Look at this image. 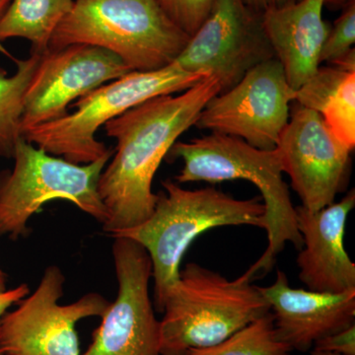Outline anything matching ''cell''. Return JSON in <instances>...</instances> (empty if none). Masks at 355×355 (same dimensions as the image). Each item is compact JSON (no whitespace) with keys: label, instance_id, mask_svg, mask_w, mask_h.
Instances as JSON below:
<instances>
[{"label":"cell","instance_id":"3","mask_svg":"<svg viewBox=\"0 0 355 355\" xmlns=\"http://www.w3.org/2000/svg\"><path fill=\"white\" fill-rule=\"evenodd\" d=\"M167 157L184 161L183 169L175 178L178 184H216L240 179L251 182L260 190L268 244L260 259L243 275L248 279L270 272L286 243L298 251L302 249L295 207L282 177V158L277 148L261 150L238 137L211 132L188 142L177 141Z\"/></svg>","mask_w":355,"mask_h":355},{"label":"cell","instance_id":"14","mask_svg":"<svg viewBox=\"0 0 355 355\" xmlns=\"http://www.w3.org/2000/svg\"><path fill=\"white\" fill-rule=\"evenodd\" d=\"M354 207V189L340 202L318 211L295 207L303 240L296 263L299 279L308 291L342 293L355 289V263L345 247V225Z\"/></svg>","mask_w":355,"mask_h":355},{"label":"cell","instance_id":"23","mask_svg":"<svg viewBox=\"0 0 355 355\" xmlns=\"http://www.w3.org/2000/svg\"><path fill=\"white\" fill-rule=\"evenodd\" d=\"M312 349L340 355H355V324L318 340Z\"/></svg>","mask_w":355,"mask_h":355},{"label":"cell","instance_id":"6","mask_svg":"<svg viewBox=\"0 0 355 355\" xmlns=\"http://www.w3.org/2000/svg\"><path fill=\"white\" fill-rule=\"evenodd\" d=\"M207 77L187 71L177 62L154 71H130L79 98L73 113L28 128L23 137L51 155L89 164L112 151L96 139L108 121L151 98L188 90Z\"/></svg>","mask_w":355,"mask_h":355},{"label":"cell","instance_id":"25","mask_svg":"<svg viewBox=\"0 0 355 355\" xmlns=\"http://www.w3.org/2000/svg\"><path fill=\"white\" fill-rule=\"evenodd\" d=\"M298 1L300 0H244L248 6L261 13L270 8L291 6V4L296 3Z\"/></svg>","mask_w":355,"mask_h":355},{"label":"cell","instance_id":"7","mask_svg":"<svg viewBox=\"0 0 355 355\" xmlns=\"http://www.w3.org/2000/svg\"><path fill=\"white\" fill-rule=\"evenodd\" d=\"M114 151L89 164L79 165L51 155L18 140L12 169L0 172V238L18 240L30 232L28 222L44 203L67 200L100 223L108 212L98 193V182Z\"/></svg>","mask_w":355,"mask_h":355},{"label":"cell","instance_id":"4","mask_svg":"<svg viewBox=\"0 0 355 355\" xmlns=\"http://www.w3.org/2000/svg\"><path fill=\"white\" fill-rule=\"evenodd\" d=\"M268 312L259 286L244 275L230 282L205 266L187 263L166 297L161 355L212 347Z\"/></svg>","mask_w":355,"mask_h":355},{"label":"cell","instance_id":"9","mask_svg":"<svg viewBox=\"0 0 355 355\" xmlns=\"http://www.w3.org/2000/svg\"><path fill=\"white\" fill-rule=\"evenodd\" d=\"M295 90L277 58L257 65L239 83L205 105L196 127L231 135L261 150L277 148L291 116Z\"/></svg>","mask_w":355,"mask_h":355},{"label":"cell","instance_id":"15","mask_svg":"<svg viewBox=\"0 0 355 355\" xmlns=\"http://www.w3.org/2000/svg\"><path fill=\"white\" fill-rule=\"evenodd\" d=\"M259 289L270 304L277 336L291 350L311 352L318 340L355 324V289L329 293L292 288L282 270L275 284Z\"/></svg>","mask_w":355,"mask_h":355},{"label":"cell","instance_id":"18","mask_svg":"<svg viewBox=\"0 0 355 355\" xmlns=\"http://www.w3.org/2000/svg\"><path fill=\"white\" fill-rule=\"evenodd\" d=\"M74 0H11L0 18L1 42L7 39L28 40L32 53H44L55 29L69 15Z\"/></svg>","mask_w":355,"mask_h":355},{"label":"cell","instance_id":"1","mask_svg":"<svg viewBox=\"0 0 355 355\" xmlns=\"http://www.w3.org/2000/svg\"><path fill=\"white\" fill-rule=\"evenodd\" d=\"M220 93L209 76L178 95L151 98L104 125L116 140L110 164L103 170L98 193L108 212L103 229L110 236L149 218L157 202L154 177L178 139L193 127L210 99Z\"/></svg>","mask_w":355,"mask_h":355},{"label":"cell","instance_id":"20","mask_svg":"<svg viewBox=\"0 0 355 355\" xmlns=\"http://www.w3.org/2000/svg\"><path fill=\"white\" fill-rule=\"evenodd\" d=\"M291 352L277 336L272 312H268L223 342L190 349L186 355H289Z\"/></svg>","mask_w":355,"mask_h":355},{"label":"cell","instance_id":"16","mask_svg":"<svg viewBox=\"0 0 355 355\" xmlns=\"http://www.w3.org/2000/svg\"><path fill=\"white\" fill-rule=\"evenodd\" d=\"M324 0H300L261 13L263 29L293 90L316 73L331 28L323 18Z\"/></svg>","mask_w":355,"mask_h":355},{"label":"cell","instance_id":"30","mask_svg":"<svg viewBox=\"0 0 355 355\" xmlns=\"http://www.w3.org/2000/svg\"><path fill=\"white\" fill-rule=\"evenodd\" d=\"M0 355H3V354H0Z\"/></svg>","mask_w":355,"mask_h":355},{"label":"cell","instance_id":"19","mask_svg":"<svg viewBox=\"0 0 355 355\" xmlns=\"http://www.w3.org/2000/svg\"><path fill=\"white\" fill-rule=\"evenodd\" d=\"M41 55L42 53H32L25 60H16L12 76H8L0 67V157L12 159L16 144L23 137L26 91Z\"/></svg>","mask_w":355,"mask_h":355},{"label":"cell","instance_id":"11","mask_svg":"<svg viewBox=\"0 0 355 355\" xmlns=\"http://www.w3.org/2000/svg\"><path fill=\"white\" fill-rule=\"evenodd\" d=\"M114 239L118 295L83 355H161L160 321L149 292L150 257L139 243Z\"/></svg>","mask_w":355,"mask_h":355},{"label":"cell","instance_id":"26","mask_svg":"<svg viewBox=\"0 0 355 355\" xmlns=\"http://www.w3.org/2000/svg\"><path fill=\"white\" fill-rule=\"evenodd\" d=\"M349 0H324V7L330 9V10H342L343 7L347 3Z\"/></svg>","mask_w":355,"mask_h":355},{"label":"cell","instance_id":"28","mask_svg":"<svg viewBox=\"0 0 355 355\" xmlns=\"http://www.w3.org/2000/svg\"><path fill=\"white\" fill-rule=\"evenodd\" d=\"M11 0H0V18L2 17L6 9L8 8L9 4H10Z\"/></svg>","mask_w":355,"mask_h":355},{"label":"cell","instance_id":"27","mask_svg":"<svg viewBox=\"0 0 355 355\" xmlns=\"http://www.w3.org/2000/svg\"><path fill=\"white\" fill-rule=\"evenodd\" d=\"M6 291V275L0 268V292Z\"/></svg>","mask_w":355,"mask_h":355},{"label":"cell","instance_id":"12","mask_svg":"<svg viewBox=\"0 0 355 355\" xmlns=\"http://www.w3.org/2000/svg\"><path fill=\"white\" fill-rule=\"evenodd\" d=\"M301 205L311 212L329 207L349 184L352 151L313 110L293 102L277 146Z\"/></svg>","mask_w":355,"mask_h":355},{"label":"cell","instance_id":"13","mask_svg":"<svg viewBox=\"0 0 355 355\" xmlns=\"http://www.w3.org/2000/svg\"><path fill=\"white\" fill-rule=\"evenodd\" d=\"M130 71L118 55L100 46L74 44L44 51L26 91L22 133L67 116L71 102Z\"/></svg>","mask_w":355,"mask_h":355},{"label":"cell","instance_id":"29","mask_svg":"<svg viewBox=\"0 0 355 355\" xmlns=\"http://www.w3.org/2000/svg\"><path fill=\"white\" fill-rule=\"evenodd\" d=\"M311 355H340L336 354H331V352H319V350H311Z\"/></svg>","mask_w":355,"mask_h":355},{"label":"cell","instance_id":"2","mask_svg":"<svg viewBox=\"0 0 355 355\" xmlns=\"http://www.w3.org/2000/svg\"><path fill=\"white\" fill-rule=\"evenodd\" d=\"M162 187L148 219L111 236L128 238L146 250L153 263L154 310L161 313L179 279L184 254L198 236L221 226L266 229L261 197L237 200L214 187L187 190L172 180H165Z\"/></svg>","mask_w":355,"mask_h":355},{"label":"cell","instance_id":"21","mask_svg":"<svg viewBox=\"0 0 355 355\" xmlns=\"http://www.w3.org/2000/svg\"><path fill=\"white\" fill-rule=\"evenodd\" d=\"M355 43V0H349L343 7L342 14L331 26L327 37L320 62H331L354 49Z\"/></svg>","mask_w":355,"mask_h":355},{"label":"cell","instance_id":"22","mask_svg":"<svg viewBox=\"0 0 355 355\" xmlns=\"http://www.w3.org/2000/svg\"><path fill=\"white\" fill-rule=\"evenodd\" d=\"M167 17L191 37L211 12L214 0H155Z\"/></svg>","mask_w":355,"mask_h":355},{"label":"cell","instance_id":"17","mask_svg":"<svg viewBox=\"0 0 355 355\" xmlns=\"http://www.w3.org/2000/svg\"><path fill=\"white\" fill-rule=\"evenodd\" d=\"M300 106L323 116L336 137L354 151L355 147V71L320 67L307 83L295 91Z\"/></svg>","mask_w":355,"mask_h":355},{"label":"cell","instance_id":"8","mask_svg":"<svg viewBox=\"0 0 355 355\" xmlns=\"http://www.w3.org/2000/svg\"><path fill=\"white\" fill-rule=\"evenodd\" d=\"M65 277L58 266L44 270L38 287L0 320L3 355H80L77 322L102 318L112 302L90 292L76 302L60 305Z\"/></svg>","mask_w":355,"mask_h":355},{"label":"cell","instance_id":"5","mask_svg":"<svg viewBox=\"0 0 355 355\" xmlns=\"http://www.w3.org/2000/svg\"><path fill=\"white\" fill-rule=\"evenodd\" d=\"M190 39L155 0H74L48 51L91 44L112 51L132 71H154L176 62Z\"/></svg>","mask_w":355,"mask_h":355},{"label":"cell","instance_id":"10","mask_svg":"<svg viewBox=\"0 0 355 355\" xmlns=\"http://www.w3.org/2000/svg\"><path fill=\"white\" fill-rule=\"evenodd\" d=\"M275 58L263 16L244 0H214L211 12L176 62L193 73L214 76L225 92L257 65Z\"/></svg>","mask_w":355,"mask_h":355},{"label":"cell","instance_id":"24","mask_svg":"<svg viewBox=\"0 0 355 355\" xmlns=\"http://www.w3.org/2000/svg\"><path fill=\"white\" fill-rule=\"evenodd\" d=\"M28 294H30V288L27 284H22L15 288L0 292V320L6 314L8 308L20 302Z\"/></svg>","mask_w":355,"mask_h":355}]
</instances>
